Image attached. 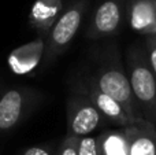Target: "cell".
<instances>
[{"mask_svg":"<svg viewBox=\"0 0 156 155\" xmlns=\"http://www.w3.org/2000/svg\"><path fill=\"white\" fill-rule=\"evenodd\" d=\"M127 77L144 120L156 126V78L149 67L147 55L141 49L129 51Z\"/></svg>","mask_w":156,"mask_h":155,"instance_id":"cell-1","label":"cell"},{"mask_svg":"<svg viewBox=\"0 0 156 155\" xmlns=\"http://www.w3.org/2000/svg\"><path fill=\"white\" fill-rule=\"evenodd\" d=\"M93 84L100 91H103L104 93L118 100L125 109L127 117L130 118L132 122L144 120V117L138 110L137 103H136L129 77L125 73L123 67L118 60H115V62L110 60V62L104 63L97 71Z\"/></svg>","mask_w":156,"mask_h":155,"instance_id":"cell-2","label":"cell"},{"mask_svg":"<svg viewBox=\"0 0 156 155\" xmlns=\"http://www.w3.org/2000/svg\"><path fill=\"white\" fill-rule=\"evenodd\" d=\"M86 10V0H77L60 14L45 38L44 62L49 63L67 49L76 37Z\"/></svg>","mask_w":156,"mask_h":155,"instance_id":"cell-3","label":"cell"},{"mask_svg":"<svg viewBox=\"0 0 156 155\" xmlns=\"http://www.w3.org/2000/svg\"><path fill=\"white\" fill-rule=\"evenodd\" d=\"M38 99L29 87L10 88L0 92V132H10L23 122Z\"/></svg>","mask_w":156,"mask_h":155,"instance_id":"cell-4","label":"cell"},{"mask_svg":"<svg viewBox=\"0 0 156 155\" xmlns=\"http://www.w3.org/2000/svg\"><path fill=\"white\" fill-rule=\"evenodd\" d=\"M104 118L93 102L83 93L70 98L67 104V136H90Z\"/></svg>","mask_w":156,"mask_h":155,"instance_id":"cell-5","label":"cell"},{"mask_svg":"<svg viewBox=\"0 0 156 155\" xmlns=\"http://www.w3.org/2000/svg\"><path fill=\"white\" fill-rule=\"evenodd\" d=\"M123 21V0H103L96 7L88 37H110L119 32Z\"/></svg>","mask_w":156,"mask_h":155,"instance_id":"cell-6","label":"cell"},{"mask_svg":"<svg viewBox=\"0 0 156 155\" xmlns=\"http://www.w3.org/2000/svg\"><path fill=\"white\" fill-rule=\"evenodd\" d=\"M45 54V38L38 36L36 40L15 48L7 58L8 67L15 74H27L38 66Z\"/></svg>","mask_w":156,"mask_h":155,"instance_id":"cell-7","label":"cell"},{"mask_svg":"<svg viewBox=\"0 0 156 155\" xmlns=\"http://www.w3.org/2000/svg\"><path fill=\"white\" fill-rule=\"evenodd\" d=\"M129 155H156V128L147 120H140L123 128Z\"/></svg>","mask_w":156,"mask_h":155,"instance_id":"cell-8","label":"cell"},{"mask_svg":"<svg viewBox=\"0 0 156 155\" xmlns=\"http://www.w3.org/2000/svg\"><path fill=\"white\" fill-rule=\"evenodd\" d=\"M127 22L129 26L140 34H156V2L155 0H129Z\"/></svg>","mask_w":156,"mask_h":155,"instance_id":"cell-9","label":"cell"},{"mask_svg":"<svg viewBox=\"0 0 156 155\" xmlns=\"http://www.w3.org/2000/svg\"><path fill=\"white\" fill-rule=\"evenodd\" d=\"M63 13L62 0H36L29 13V25L47 38L49 30Z\"/></svg>","mask_w":156,"mask_h":155,"instance_id":"cell-10","label":"cell"},{"mask_svg":"<svg viewBox=\"0 0 156 155\" xmlns=\"http://www.w3.org/2000/svg\"><path fill=\"white\" fill-rule=\"evenodd\" d=\"M85 95L93 102V104L96 106V109L99 110V113L101 114L103 118L108 120L110 122H114L116 125H121L122 128L133 124L130 121V118L127 117L125 109L122 107V104L118 100H115L114 98H111L110 95L104 93L103 91H100L94 84H92L88 89H85Z\"/></svg>","mask_w":156,"mask_h":155,"instance_id":"cell-11","label":"cell"},{"mask_svg":"<svg viewBox=\"0 0 156 155\" xmlns=\"http://www.w3.org/2000/svg\"><path fill=\"white\" fill-rule=\"evenodd\" d=\"M100 155H129V146L123 128L105 131L97 136Z\"/></svg>","mask_w":156,"mask_h":155,"instance_id":"cell-12","label":"cell"},{"mask_svg":"<svg viewBox=\"0 0 156 155\" xmlns=\"http://www.w3.org/2000/svg\"><path fill=\"white\" fill-rule=\"evenodd\" d=\"M76 146L78 155H100L97 137L93 136L76 137Z\"/></svg>","mask_w":156,"mask_h":155,"instance_id":"cell-13","label":"cell"},{"mask_svg":"<svg viewBox=\"0 0 156 155\" xmlns=\"http://www.w3.org/2000/svg\"><path fill=\"white\" fill-rule=\"evenodd\" d=\"M147 59L156 78V34L147 36Z\"/></svg>","mask_w":156,"mask_h":155,"instance_id":"cell-14","label":"cell"},{"mask_svg":"<svg viewBox=\"0 0 156 155\" xmlns=\"http://www.w3.org/2000/svg\"><path fill=\"white\" fill-rule=\"evenodd\" d=\"M54 155H78L77 154V146H76V137L66 136L59 144L58 150Z\"/></svg>","mask_w":156,"mask_h":155,"instance_id":"cell-15","label":"cell"},{"mask_svg":"<svg viewBox=\"0 0 156 155\" xmlns=\"http://www.w3.org/2000/svg\"><path fill=\"white\" fill-rule=\"evenodd\" d=\"M21 155H54L48 147H43V146H36V147H30L25 150Z\"/></svg>","mask_w":156,"mask_h":155,"instance_id":"cell-16","label":"cell"},{"mask_svg":"<svg viewBox=\"0 0 156 155\" xmlns=\"http://www.w3.org/2000/svg\"><path fill=\"white\" fill-rule=\"evenodd\" d=\"M155 2H156V0H155Z\"/></svg>","mask_w":156,"mask_h":155,"instance_id":"cell-17","label":"cell"}]
</instances>
